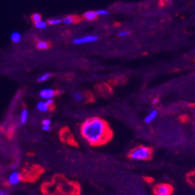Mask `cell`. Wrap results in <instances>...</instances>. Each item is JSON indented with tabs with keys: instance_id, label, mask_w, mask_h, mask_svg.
Returning a JSON list of instances; mask_svg holds the SVG:
<instances>
[{
	"instance_id": "obj_1",
	"label": "cell",
	"mask_w": 195,
	"mask_h": 195,
	"mask_svg": "<svg viewBox=\"0 0 195 195\" xmlns=\"http://www.w3.org/2000/svg\"><path fill=\"white\" fill-rule=\"evenodd\" d=\"M80 133L94 147L108 144L113 138V129L109 123L100 117H91L85 120L80 126Z\"/></svg>"
},
{
	"instance_id": "obj_2",
	"label": "cell",
	"mask_w": 195,
	"mask_h": 195,
	"mask_svg": "<svg viewBox=\"0 0 195 195\" xmlns=\"http://www.w3.org/2000/svg\"><path fill=\"white\" fill-rule=\"evenodd\" d=\"M154 149L151 147L140 146L136 147L130 151L127 157L133 160L139 161H150L153 158Z\"/></svg>"
},
{
	"instance_id": "obj_3",
	"label": "cell",
	"mask_w": 195,
	"mask_h": 195,
	"mask_svg": "<svg viewBox=\"0 0 195 195\" xmlns=\"http://www.w3.org/2000/svg\"><path fill=\"white\" fill-rule=\"evenodd\" d=\"M154 195H172L174 192V187L169 184H158L153 187Z\"/></svg>"
},
{
	"instance_id": "obj_4",
	"label": "cell",
	"mask_w": 195,
	"mask_h": 195,
	"mask_svg": "<svg viewBox=\"0 0 195 195\" xmlns=\"http://www.w3.org/2000/svg\"><path fill=\"white\" fill-rule=\"evenodd\" d=\"M95 91L100 96L103 98H107L113 94V89L111 85L106 83H100L95 85Z\"/></svg>"
},
{
	"instance_id": "obj_5",
	"label": "cell",
	"mask_w": 195,
	"mask_h": 195,
	"mask_svg": "<svg viewBox=\"0 0 195 195\" xmlns=\"http://www.w3.org/2000/svg\"><path fill=\"white\" fill-rule=\"evenodd\" d=\"M126 81H127V77L126 76L121 75L110 80L109 83L112 84L113 86H120V85H123L124 84H126Z\"/></svg>"
},
{
	"instance_id": "obj_6",
	"label": "cell",
	"mask_w": 195,
	"mask_h": 195,
	"mask_svg": "<svg viewBox=\"0 0 195 195\" xmlns=\"http://www.w3.org/2000/svg\"><path fill=\"white\" fill-rule=\"evenodd\" d=\"M55 94H56V92L52 89L45 88L42 89V91H40V93H39V95L42 99L47 100L49 99V98H52L55 95Z\"/></svg>"
},
{
	"instance_id": "obj_7",
	"label": "cell",
	"mask_w": 195,
	"mask_h": 195,
	"mask_svg": "<svg viewBox=\"0 0 195 195\" xmlns=\"http://www.w3.org/2000/svg\"><path fill=\"white\" fill-rule=\"evenodd\" d=\"M20 181V173H17V172H13V173L9 175V183L11 185H17Z\"/></svg>"
},
{
	"instance_id": "obj_8",
	"label": "cell",
	"mask_w": 195,
	"mask_h": 195,
	"mask_svg": "<svg viewBox=\"0 0 195 195\" xmlns=\"http://www.w3.org/2000/svg\"><path fill=\"white\" fill-rule=\"evenodd\" d=\"M96 40H98V37H96V36H86L84 38L75 39L73 41V43L74 44H83V43H86V42H95Z\"/></svg>"
},
{
	"instance_id": "obj_9",
	"label": "cell",
	"mask_w": 195,
	"mask_h": 195,
	"mask_svg": "<svg viewBox=\"0 0 195 195\" xmlns=\"http://www.w3.org/2000/svg\"><path fill=\"white\" fill-rule=\"evenodd\" d=\"M80 17L77 16H68L67 17H65L62 20V22L66 24H77V23L80 22Z\"/></svg>"
},
{
	"instance_id": "obj_10",
	"label": "cell",
	"mask_w": 195,
	"mask_h": 195,
	"mask_svg": "<svg viewBox=\"0 0 195 195\" xmlns=\"http://www.w3.org/2000/svg\"><path fill=\"white\" fill-rule=\"evenodd\" d=\"M186 180L190 186L195 188V169L186 173Z\"/></svg>"
},
{
	"instance_id": "obj_11",
	"label": "cell",
	"mask_w": 195,
	"mask_h": 195,
	"mask_svg": "<svg viewBox=\"0 0 195 195\" xmlns=\"http://www.w3.org/2000/svg\"><path fill=\"white\" fill-rule=\"evenodd\" d=\"M83 17H84V19H85V20H97L98 17V15L96 12L88 11L86 12V13L83 15Z\"/></svg>"
},
{
	"instance_id": "obj_12",
	"label": "cell",
	"mask_w": 195,
	"mask_h": 195,
	"mask_svg": "<svg viewBox=\"0 0 195 195\" xmlns=\"http://www.w3.org/2000/svg\"><path fill=\"white\" fill-rule=\"evenodd\" d=\"M37 109L42 113H45L49 110V106L45 102H39L37 104Z\"/></svg>"
},
{
	"instance_id": "obj_13",
	"label": "cell",
	"mask_w": 195,
	"mask_h": 195,
	"mask_svg": "<svg viewBox=\"0 0 195 195\" xmlns=\"http://www.w3.org/2000/svg\"><path fill=\"white\" fill-rule=\"evenodd\" d=\"M27 119H28V111L26 109H23L21 113H20V123L25 124L27 123Z\"/></svg>"
},
{
	"instance_id": "obj_14",
	"label": "cell",
	"mask_w": 195,
	"mask_h": 195,
	"mask_svg": "<svg viewBox=\"0 0 195 195\" xmlns=\"http://www.w3.org/2000/svg\"><path fill=\"white\" fill-rule=\"evenodd\" d=\"M157 111L156 110H153L152 112H151V113H149L148 115H147L146 118H145V120H144V121H145V123H151L152 120H154L155 119V117L157 116Z\"/></svg>"
},
{
	"instance_id": "obj_15",
	"label": "cell",
	"mask_w": 195,
	"mask_h": 195,
	"mask_svg": "<svg viewBox=\"0 0 195 195\" xmlns=\"http://www.w3.org/2000/svg\"><path fill=\"white\" fill-rule=\"evenodd\" d=\"M11 40L14 43H18L21 40V34L17 31H15L11 34Z\"/></svg>"
},
{
	"instance_id": "obj_16",
	"label": "cell",
	"mask_w": 195,
	"mask_h": 195,
	"mask_svg": "<svg viewBox=\"0 0 195 195\" xmlns=\"http://www.w3.org/2000/svg\"><path fill=\"white\" fill-rule=\"evenodd\" d=\"M51 74L49 73H45L44 74H42L38 78V82H44V81H46L47 80H49V78L51 77Z\"/></svg>"
},
{
	"instance_id": "obj_17",
	"label": "cell",
	"mask_w": 195,
	"mask_h": 195,
	"mask_svg": "<svg viewBox=\"0 0 195 195\" xmlns=\"http://www.w3.org/2000/svg\"><path fill=\"white\" fill-rule=\"evenodd\" d=\"M50 47V44L48 42H39L37 44V48L38 49H47Z\"/></svg>"
},
{
	"instance_id": "obj_18",
	"label": "cell",
	"mask_w": 195,
	"mask_h": 195,
	"mask_svg": "<svg viewBox=\"0 0 195 195\" xmlns=\"http://www.w3.org/2000/svg\"><path fill=\"white\" fill-rule=\"evenodd\" d=\"M34 25H35V27L39 29H44L46 27L47 24L44 21H42V20H40V21H38V22L34 23Z\"/></svg>"
},
{
	"instance_id": "obj_19",
	"label": "cell",
	"mask_w": 195,
	"mask_h": 195,
	"mask_svg": "<svg viewBox=\"0 0 195 195\" xmlns=\"http://www.w3.org/2000/svg\"><path fill=\"white\" fill-rule=\"evenodd\" d=\"M171 3H172L171 0H159L158 6L161 7H165L168 6V5H171Z\"/></svg>"
},
{
	"instance_id": "obj_20",
	"label": "cell",
	"mask_w": 195,
	"mask_h": 195,
	"mask_svg": "<svg viewBox=\"0 0 195 195\" xmlns=\"http://www.w3.org/2000/svg\"><path fill=\"white\" fill-rule=\"evenodd\" d=\"M62 22V20L60 19H51L48 20V24L50 25H58Z\"/></svg>"
},
{
	"instance_id": "obj_21",
	"label": "cell",
	"mask_w": 195,
	"mask_h": 195,
	"mask_svg": "<svg viewBox=\"0 0 195 195\" xmlns=\"http://www.w3.org/2000/svg\"><path fill=\"white\" fill-rule=\"evenodd\" d=\"M31 20H33L34 22H38L42 20V16L39 14H34L33 15L31 16Z\"/></svg>"
},
{
	"instance_id": "obj_22",
	"label": "cell",
	"mask_w": 195,
	"mask_h": 195,
	"mask_svg": "<svg viewBox=\"0 0 195 195\" xmlns=\"http://www.w3.org/2000/svg\"><path fill=\"white\" fill-rule=\"evenodd\" d=\"M180 121L182 123H186L189 121V116L186 115H182L180 116Z\"/></svg>"
},
{
	"instance_id": "obj_23",
	"label": "cell",
	"mask_w": 195,
	"mask_h": 195,
	"mask_svg": "<svg viewBox=\"0 0 195 195\" xmlns=\"http://www.w3.org/2000/svg\"><path fill=\"white\" fill-rule=\"evenodd\" d=\"M143 180H144V181L146 182L147 184H153L154 181H155L154 178L151 177V176H144V177H143Z\"/></svg>"
},
{
	"instance_id": "obj_24",
	"label": "cell",
	"mask_w": 195,
	"mask_h": 195,
	"mask_svg": "<svg viewBox=\"0 0 195 195\" xmlns=\"http://www.w3.org/2000/svg\"><path fill=\"white\" fill-rule=\"evenodd\" d=\"M74 98H75L76 101L80 102V101L83 99V95L80 93H79V92H77V93L74 94Z\"/></svg>"
},
{
	"instance_id": "obj_25",
	"label": "cell",
	"mask_w": 195,
	"mask_h": 195,
	"mask_svg": "<svg viewBox=\"0 0 195 195\" xmlns=\"http://www.w3.org/2000/svg\"><path fill=\"white\" fill-rule=\"evenodd\" d=\"M51 129L50 125H42V130L44 131H49Z\"/></svg>"
},
{
	"instance_id": "obj_26",
	"label": "cell",
	"mask_w": 195,
	"mask_h": 195,
	"mask_svg": "<svg viewBox=\"0 0 195 195\" xmlns=\"http://www.w3.org/2000/svg\"><path fill=\"white\" fill-rule=\"evenodd\" d=\"M45 102H46L47 105L50 107L53 105V99H52V98H49V99H47L46 101H45Z\"/></svg>"
},
{
	"instance_id": "obj_27",
	"label": "cell",
	"mask_w": 195,
	"mask_h": 195,
	"mask_svg": "<svg viewBox=\"0 0 195 195\" xmlns=\"http://www.w3.org/2000/svg\"><path fill=\"white\" fill-rule=\"evenodd\" d=\"M97 13L98 15H102V14H104V15H106V14H109V12L106 11V10H98Z\"/></svg>"
},
{
	"instance_id": "obj_28",
	"label": "cell",
	"mask_w": 195,
	"mask_h": 195,
	"mask_svg": "<svg viewBox=\"0 0 195 195\" xmlns=\"http://www.w3.org/2000/svg\"><path fill=\"white\" fill-rule=\"evenodd\" d=\"M51 124V120L49 119H45L42 121V125H50Z\"/></svg>"
},
{
	"instance_id": "obj_29",
	"label": "cell",
	"mask_w": 195,
	"mask_h": 195,
	"mask_svg": "<svg viewBox=\"0 0 195 195\" xmlns=\"http://www.w3.org/2000/svg\"><path fill=\"white\" fill-rule=\"evenodd\" d=\"M130 34V32L129 31H123V32H121V33L119 34V35L120 36H125V35H127V34Z\"/></svg>"
},
{
	"instance_id": "obj_30",
	"label": "cell",
	"mask_w": 195,
	"mask_h": 195,
	"mask_svg": "<svg viewBox=\"0 0 195 195\" xmlns=\"http://www.w3.org/2000/svg\"><path fill=\"white\" fill-rule=\"evenodd\" d=\"M11 168L13 170H16V168H17V166L16 164H12L11 165Z\"/></svg>"
},
{
	"instance_id": "obj_31",
	"label": "cell",
	"mask_w": 195,
	"mask_h": 195,
	"mask_svg": "<svg viewBox=\"0 0 195 195\" xmlns=\"http://www.w3.org/2000/svg\"><path fill=\"white\" fill-rule=\"evenodd\" d=\"M158 100V98H155V99H154V102H153L154 104H156V103H157Z\"/></svg>"
},
{
	"instance_id": "obj_32",
	"label": "cell",
	"mask_w": 195,
	"mask_h": 195,
	"mask_svg": "<svg viewBox=\"0 0 195 195\" xmlns=\"http://www.w3.org/2000/svg\"><path fill=\"white\" fill-rule=\"evenodd\" d=\"M115 27H120V23H115Z\"/></svg>"
},
{
	"instance_id": "obj_33",
	"label": "cell",
	"mask_w": 195,
	"mask_h": 195,
	"mask_svg": "<svg viewBox=\"0 0 195 195\" xmlns=\"http://www.w3.org/2000/svg\"><path fill=\"white\" fill-rule=\"evenodd\" d=\"M0 195H5V194L3 193V192H1V193H0Z\"/></svg>"
},
{
	"instance_id": "obj_34",
	"label": "cell",
	"mask_w": 195,
	"mask_h": 195,
	"mask_svg": "<svg viewBox=\"0 0 195 195\" xmlns=\"http://www.w3.org/2000/svg\"><path fill=\"white\" fill-rule=\"evenodd\" d=\"M194 62H195V58H194Z\"/></svg>"
}]
</instances>
